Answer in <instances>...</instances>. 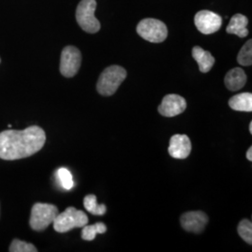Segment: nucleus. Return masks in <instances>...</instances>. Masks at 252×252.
<instances>
[{"instance_id":"6e6552de","label":"nucleus","mask_w":252,"mask_h":252,"mask_svg":"<svg viewBox=\"0 0 252 252\" xmlns=\"http://www.w3.org/2000/svg\"><path fill=\"white\" fill-rule=\"evenodd\" d=\"M222 19L210 10H201L194 16V25L202 34L210 35L220 30Z\"/></svg>"},{"instance_id":"f3484780","label":"nucleus","mask_w":252,"mask_h":252,"mask_svg":"<svg viewBox=\"0 0 252 252\" xmlns=\"http://www.w3.org/2000/svg\"><path fill=\"white\" fill-rule=\"evenodd\" d=\"M107 232V226L103 222H97L93 225H86L82 227L81 238L86 241H92L95 238L97 234H105Z\"/></svg>"},{"instance_id":"f03ea898","label":"nucleus","mask_w":252,"mask_h":252,"mask_svg":"<svg viewBox=\"0 0 252 252\" xmlns=\"http://www.w3.org/2000/svg\"><path fill=\"white\" fill-rule=\"evenodd\" d=\"M127 72L120 65H110L101 73L96 84V89L100 94L104 96H110L114 94L126 80Z\"/></svg>"},{"instance_id":"aec40b11","label":"nucleus","mask_w":252,"mask_h":252,"mask_svg":"<svg viewBox=\"0 0 252 252\" xmlns=\"http://www.w3.org/2000/svg\"><path fill=\"white\" fill-rule=\"evenodd\" d=\"M239 236L250 245L252 244V223L249 220H243L239 222L237 227Z\"/></svg>"},{"instance_id":"9d476101","label":"nucleus","mask_w":252,"mask_h":252,"mask_svg":"<svg viewBox=\"0 0 252 252\" xmlns=\"http://www.w3.org/2000/svg\"><path fill=\"white\" fill-rule=\"evenodd\" d=\"M208 222V217L202 211H189L180 217V223L184 230L190 233H202Z\"/></svg>"},{"instance_id":"39448f33","label":"nucleus","mask_w":252,"mask_h":252,"mask_svg":"<svg viewBox=\"0 0 252 252\" xmlns=\"http://www.w3.org/2000/svg\"><path fill=\"white\" fill-rule=\"evenodd\" d=\"M136 32L145 40L153 43H161L168 35L167 27L162 21L157 19L147 18L139 22Z\"/></svg>"},{"instance_id":"a211bd4d","label":"nucleus","mask_w":252,"mask_h":252,"mask_svg":"<svg viewBox=\"0 0 252 252\" xmlns=\"http://www.w3.org/2000/svg\"><path fill=\"white\" fill-rule=\"evenodd\" d=\"M237 62L239 64L243 66H249L252 64V40H248L245 45L240 50L238 56H237Z\"/></svg>"},{"instance_id":"4468645a","label":"nucleus","mask_w":252,"mask_h":252,"mask_svg":"<svg viewBox=\"0 0 252 252\" xmlns=\"http://www.w3.org/2000/svg\"><path fill=\"white\" fill-rule=\"evenodd\" d=\"M249 20L243 14H235L232 18L226 28V32L228 34H234L239 37H246L249 35L248 30Z\"/></svg>"},{"instance_id":"ddd939ff","label":"nucleus","mask_w":252,"mask_h":252,"mask_svg":"<svg viewBox=\"0 0 252 252\" xmlns=\"http://www.w3.org/2000/svg\"><path fill=\"white\" fill-rule=\"evenodd\" d=\"M192 57L198 63L199 70L202 73L210 71V69L215 63V58L212 56V54L207 51H205L199 46L193 47Z\"/></svg>"},{"instance_id":"20e7f679","label":"nucleus","mask_w":252,"mask_h":252,"mask_svg":"<svg viewBox=\"0 0 252 252\" xmlns=\"http://www.w3.org/2000/svg\"><path fill=\"white\" fill-rule=\"evenodd\" d=\"M95 9V0H81L76 10V19L79 26L90 34L97 33L101 28L99 21L94 16Z\"/></svg>"},{"instance_id":"6ab92c4d","label":"nucleus","mask_w":252,"mask_h":252,"mask_svg":"<svg viewBox=\"0 0 252 252\" xmlns=\"http://www.w3.org/2000/svg\"><path fill=\"white\" fill-rule=\"evenodd\" d=\"M56 177L60 185L64 189H71L74 187V180L70 171L64 167L59 168L56 172Z\"/></svg>"},{"instance_id":"412c9836","label":"nucleus","mask_w":252,"mask_h":252,"mask_svg":"<svg viewBox=\"0 0 252 252\" xmlns=\"http://www.w3.org/2000/svg\"><path fill=\"white\" fill-rule=\"evenodd\" d=\"M10 252H36V247L32 244L27 243L18 239H14L9 247Z\"/></svg>"},{"instance_id":"f257e3e1","label":"nucleus","mask_w":252,"mask_h":252,"mask_svg":"<svg viewBox=\"0 0 252 252\" xmlns=\"http://www.w3.org/2000/svg\"><path fill=\"white\" fill-rule=\"evenodd\" d=\"M46 134L38 126L22 131L7 130L0 133V159L18 160L39 152L45 144Z\"/></svg>"},{"instance_id":"0eeeda50","label":"nucleus","mask_w":252,"mask_h":252,"mask_svg":"<svg viewBox=\"0 0 252 252\" xmlns=\"http://www.w3.org/2000/svg\"><path fill=\"white\" fill-rule=\"evenodd\" d=\"M81 54L74 46H66L61 54L60 72L65 78L74 77L81 67Z\"/></svg>"},{"instance_id":"7ed1b4c3","label":"nucleus","mask_w":252,"mask_h":252,"mask_svg":"<svg viewBox=\"0 0 252 252\" xmlns=\"http://www.w3.org/2000/svg\"><path fill=\"white\" fill-rule=\"evenodd\" d=\"M88 217L75 207H67L62 213H58L54 219V230L58 233H66L74 228H82L88 224Z\"/></svg>"},{"instance_id":"4be33fe9","label":"nucleus","mask_w":252,"mask_h":252,"mask_svg":"<svg viewBox=\"0 0 252 252\" xmlns=\"http://www.w3.org/2000/svg\"><path fill=\"white\" fill-rule=\"evenodd\" d=\"M247 159L251 162L252 161V147H250V149L247 152Z\"/></svg>"},{"instance_id":"2eb2a0df","label":"nucleus","mask_w":252,"mask_h":252,"mask_svg":"<svg viewBox=\"0 0 252 252\" xmlns=\"http://www.w3.org/2000/svg\"><path fill=\"white\" fill-rule=\"evenodd\" d=\"M230 108L236 111L252 112V94L251 93H242L234 95L229 100Z\"/></svg>"},{"instance_id":"b1692460","label":"nucleus","mask_w":252,"mask_h":252,"mask_svg":"<svg viewBox=\"0 0 252 252\" xmlns=\"http://www.w3.org/2000/svg\"><path fill=\"white\" fill-rule=\"evenodd\" d=\"M0 62H1V59H0Z\"/></svg>"},{"instance_id":"9b49d317","label":"nucleus","mask_w":252,"mask_h":252,"mask_svg":"<svg viewBox=\"0 0 252 252\" xmlns=\"http://www.w3.org/2000/svg\"><path fill=\"white\" fill-rule=\"evenodd\" d=\"M191 151L189 136L186 135H174L170 139L168 153L175 159H186Z\"/></svg>"},{"instance_id":"5701e85b","label":"nucleus","mask_w":252,"mask_h":252,"mask_svg":"<svg viewBox=\"0 0 252 252\" xmlns=\"http://www.w3.org/2000/svg\"><path fill=\"white\" fill-rule=\"evenodd\" d=\"M250 133L252 134V122H251V124H250Z\"/></svg>"},{"instance_id":"dca6fc26","label":"nucleus","mask_w":252,"mask_h":252,"mask_svg":"<svg viewBox=\"0 0 252 252\" xmlns=\"http://www.w3.org/2000/svg\"><path fill=\"white\" fill-rule=\"evenodd\" d=\"M83 204L86 210L92 213L93 215L102 216L107 211V207L105 205L97 204V199L94 194H88L87 196H85V198L83 200Z\"/></svg>"},{"instance_id":"1a4fd4ad","label":"nucleus","mask_w":252,"mask_h":252,"mask_svg":"<svg viewBox=\"0 0 252 252\" xmlns=\"http://www.w3.org/2000/svg\"><path fill=\"white\" fill-rule=\"evenodd\" d=\"M187 108V102L179 94H167L158 107L159 113L164 117L178 116Z\"/></svg>"},{"instance_id":"f8f14e48","label":"nucleus","mask_w":252,"mask_h":252,"mask_svg":"<svg viewBox=\"0 0 252 252\" xmlns=\"http://www.w3.org/2000/svg\"><path fill=\"white\" fill-rule=\"evenodd\" d=\"M247 82V75L242 68L234 67L226 74L224 83L227 89L238 91L242 89Z\"/></svg>"},{"instance_id":"423d86ee","label":"nucleus","mask_w":252,"mask_h":252,"mask_svg":"<svg viewBox=\"0 0 252 252\" xmlns=\"http://www.w3.org/2000/svg\"><path fill=\"white\" fill-rule=\"evenodd\" d=\"M58 213V208L54 205L36 203L32 207L29 224L35 231H43L54 222Z\"/></svg>"}]
</instances>
